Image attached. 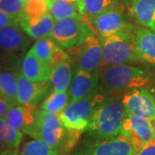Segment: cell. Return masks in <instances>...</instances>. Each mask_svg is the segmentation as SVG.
Instances as JSON below:
<instances>
[{
  "instance_id": "cell-9",
  "label": "cell",
  "mask_w": 155,
  "mask_h": 155,
  "mask_svg": "<svg viewBox=\"0 0 155 155\" xmlns=\"http://www.w3.org/2000/svg\"><path fill=\"white\" fill-rule=\"evenodd\" d=\"M74 57V70H83L85 72H94L102 67L103 46L100 38L97 35L88 39L83 44L70 49Z\"/></svg>"
},
{
  "instance_id": "cell-5",
  "label": "cell",
  "mask_w": 155,
  "mask_h": 155,
  "mask_svg": "<svg viewBox=\"0 0 155 155\" xmlns=\"http://www.w3.org/2000/svg\"><path fill=\"white\" fill-rule=\"evenodd\" d=\"M96 36V30L84 16L55 21L49 35L56 44L64 49H72Z\"/></svg>"
},
{
  "instance_id": "cell-37",
  "label": "cell",
  "mask_w": 155,
  "mask_h": 155,
  "mask_svg": "<svg viewBox=\"0 0 155 155\" xmlns=\"http://www.w3.org/2000/svg\"><path fill=\"white\" fill-rule=\"evenodd\" d=\"M25 1H27V0H25Z\"/></svg>"
},
{
  "instance_id": "cell-21",
  "label": "cell",
  "mask_w": 155,
  "mask_h": 155,
  "mask_svg": "<svg viewBox=\"0 0 155 155\" xmlns=\"http://www.w3.org/2000/svg\"><path fill=\"white\" fill-rule=\"evenodd\" d=\"M118 8L125 9L124 0H82L79 4L82 16L89 21L105 11Z\"/></svg>"
},
{
  "instance_id": "cell-23",
  "label": "cell",
  "mask_w": 155,
  "mask_h": 155,
  "mask_svg": "<svg viewBox=\"0 0 155 155\" xmlns=\"http://www.w3.org/2000/svg\"><path fill=\"white\" fill-rule=\"evenodd\" d=\"M72 78V61L69 58L53 69L50 82L54 91H67Z\"/></svg>"
},
{
  "instance_id": "cell-15",
  "label": "cell",
  "mask_w": 155,
  "mask_h": 155,
  "mask_svg": "<svg viewBox=\"0 0 155 155\" xmlns=\"http://www.w3.org/2000/svg\"><path fill=\"white\" fill-rule=\"evenodd\" d=\"M52 67L47 66L34 54L32 49L26 54L22 63V74L35 82H45L50 80Z\"/></svg>"
},
{
  "instance_id": "cell-33",
  "label": "cell",
  "mask_w": 155,
  "mask_h": 155,
  "mask_svg": "<svg viewBox=\"0 0 155 155\" xmlns=\"http://www.w3.org/2000/svg\"><path fill=\"white\" fill-rule=\"evenodd\" d=\"M14 150L18 149L12 148L10 146H8V145L5 144V142H3V141L0 140V153H7V152H11V151H14Z\"/></svg>"
},
{
  "instance_id": "cell-31",
  "label": "cell",
  "mask_w": 155,
  "mask_h": 155,
  "mask_svg": "<svg viewBox=\"0 0 155 155\" xmlns=\"http://www.w3.org/2000/svg\"><path fill=\"white\" fill-rule=\"evenodd\" d=\"M15 105V104L0 95V118H4L6 113Z\"/></svg>"
},
{
  "instance_id": "cell-3",
  "label": "cell",
  "mask_w": 155,
  "mask_h": 155,
  "mask_svg": "<svg viewBox=\"0 0 155 155\" xmlns=\"http://www.w3.org/2000/svg\"><path fill=\"white\" fill-rule=\"evenodd\" d=\"M127 116L122 98H106L91 116L88 130L103 140H109L120 134Z\"/></svg>"
},
{
  "instance_id": "cell-1",
  "label": "cell",
  "mask_w": 155,
  "mask_h": 155,
  "mask_svg": "<svg viewBox=\"0 0 155 155\" xmlns=\"http://www.w3.org/2000/svg\"><path fill=\"white\" fill-rule=\"evenodd\" d=\"M24 134L44 141L60 153L67 154L75 147L82 133L67 128L58 114L37 109L35 122Z\"/></svg>"
},
{
  "instance_id": "cell-24",
  "label": "cell",
  "mask_w": 155,
  "mask_h": 155,
  "mask_svg": "<svg viewBox=\"0 0 155 155\" xmlns=\"http://www.w3.org/2000/svg\"><path fill=\"white\" fill-rule=\"evenodd\" d=\"M69 99V94L67 91H58L54 90L43 101L41 108L43 110L59 115L68 105L70 103Z\"/></svg>"
},
{
  "instance_id": "cell-28",
  "label": "cell",
  "mask_w": 155,
  "mask_h": 155,
  "mask_svg": "<svg viewBox=\"0 0 155 155\" xmlns=\"http://www.w3.org/2000/svg\"><path fill=\"white\" fill-rule=\"evenodd\" d=\"M48 12L47 0H27L22 17L28 18L40 17Z\"/></svg>"
},
{
  "instance_id": "cell-7",
  "label": "cell",
  "mask_w": 155,
  "mask_h": 155,
  "mask_svg": "<svg viewBox=\"0 0 155 155\" xmlns=\"http://www.w3.org/2000/svg\"><path fill=\"white\" fill-rule=\"evenodd\" d=\"M100 37L118 33H134V28L128 21L125 9L118 8L105 11L90 20Z\"/></svg>"
},
{
  "instance_id": "cell-4",
  "label": "cell",
  "mask_w": 155,
  "mask_h": 155,
  "mask_svg": "<svg viewBox=\"0 0 155 155\" xmlns=\"http://www.w3.org/2000/svg\"><path fill=\"white\" fill-rule=\"evenodd\" d=\"M105 99V91L102 86H97L86 97L69 103L59 114L60 119L67 128L83 133L88 130L96 109Z\"/></svg>"
},
{
  "instance_id": "cell-22",
  "label": "cell",
  "mask_w": 155,
  "mask_h": 155,
  "mask_svg": "<svg viewBox=\"0 0 155 155\" xmlns=\"http://www.w3.org/2000/svg\"><path fill=\"white\" fill-rule=\"evenodd\" d=\"M48 13L54 21L82 16L77 3L67 0H47Z\"/></svg>"
},
{
  "instance_id": "cell-12",
  "label": "cell",
  "mask_w": 155,
  "mask_h": 155,
  "mask_svg": "<svg viewBox=\"0 0 155 155\" xmlns=\"http://www.w3.org/2000/svg\"><path fill=\"white\" fill-rule=\"evenodd\" d=\"M132 143L122 135L104 140L75 155H136Z\"/></svg>"
},
{
  "instance_id": "cell-25",
  "label": "cell",
  "mask_w": 155,
  "mask_h": 155,
  "mask_svg": "<svg viewBox=\"0 0 155 155\" xmlns=\"http://www.w3.org/2000/svg\"><path fill=\"white\" fill-rule=\"evenodd\" d=\"M0 95L17 105V73H0Z\"/></svg>"
},
{
  "instance_id": "cell-19",
  "label": "cell",
  "mask_w": 155,
  "mask_h": 155,
  "mask_svg": "<svg viewBox=\"0 0 155 155\" xmlns=\"http://www.w3.org/2000/svg\"><path fill=\"white\" fill-rule=\"evenodd\" d=\"M37 108L34 105L17 104L6 113L5 119L16 129L24 133L35 122Z\"/></svg>"
},
{
  "instance_id": "cell-2",
  "label": "cell",
  "mask_w": 155,
  "mask_h": 155,
  "mask_svg": "<svg viewBox=\"0 0 155 155\" xmlns=\"http://www.w3.org/2000/svg\"><path fill=\"white\" fill-rule=\"evenodd\" d=\"M101 86L110 93H119L124 91L144 88L153 81V77L143 68L130 65L104 66L100 70Z\"/></svg>"
},
{
  "instance_id": "cell-30",
  "label": "cell",
  "mask_w": 155,
  "mask_h": 155,
  "mask_svg": "<svg viewBox=\"0 0 155 155\" xmlns=\"http://www.w3.org/2000/svg\"><path fill=\"white\" fill-rule=\"evenodd\" d=\"M11 25L20 26V20L11 17L0 11V28Z\"/></svg>"
},
{
  "instance_id": "cell-26",
  "label": "cell",
  "mask_w": 155,
  "mask_h": 155,
  "mask_svg": "<svg viewBox=\"0 0 155 155\" xmlns=\"http://www.w3.org/2000/svg\"><path fill=\"white\" fill-rule=\"evenodd\" d=\"M0 140L12 148L18 149L22 140V132L12 127L5 118H0Z\"/></svg>"
},
{
  "instance_id": "cell-18",
  "label": "cell",
  "mask_w": 155,
  "mask_h": 155,
  "mask_svg": "<svg viewBox=\"0 0 155 155\" xmlns=\"http://www.w3.org/2000/svg\"><path fill=\"white\" fill-rule=\"evenodd\" d=\"M28 46V40L17 25L0 28V49L7 54L21 52Z\"/></svg>"
},
{
  "instance_id": "cell-14",
  "label": "cell",
  "mask_w": 155,
  "mask_h": 155,
  "mask_svg": "<svg viewBox=\"0 0 155 155\" xmlns=\"http://www.w3.org/2000/svg\"><path fill=\"white\" fill-rule=\"evenodd\" d=\"M31 49L47 66L53 69L70 57L49 37L39 39Z\"/></svg>"
},
{
  "instance_id": "cell-16",
  "label": "cell",
  "mask_w": 155,
  "mask_h": 155,
  "mask_svg": "<svg viewBox=\"0 0 155 155\" xmlns=\"http://www.w3.org/2000/svg\"><path fill=\"white\" fill-rule=\"evenodd\" d=\"M134 38L142 62H146L155 68L154 31L145 27L134 28Z\"/></svg>"
},
{
  "instance_id": "cell-10",
  "label": "cell",
  "mask_w": 155,
  "mask_h": 155,
  "mask_svg": "<svg viewBox=\"0 0 155 155\" xmlns=\"http://www.w3.org/2000/svg\"><path fill=\"white\" fill-rule=\"evenodd\" d=\"M120 135L127 138L138 153L147 143L155 139L153 124V122L144 118L127 115Z\"/></svg>"
},
{
  "instance_id": "cell-29",
  "label": "cell",
  "mask_w": 155,
  "mask_h": 155,
  "mask_svg": "<svg viewBox=\"0 0 155 155\" xmlns=\"http://www.w3.org/2000/svg\"><path fill=\"white\" fill-rule=\"evenodd\" d=\"M25 0H0V11L21 20L23 16Z\"/></svg>"
},
{
  "instance_id": "cell-17",
  "label": "cell",
  "mask_w": 155,
  "mask_h": 155,
  "mask_svg": "<svg viewBox=\"0 0 155 155\" xmlns=\"http://www.w3.org/2000/svg\"><path fill=\"white\" fill-rule=\"evenodd\" d=\"M54 22V19L48 12L35 18L22 17L20 20V27L30 37L39 40L49 36Z\"/></svg>"
},
{
  "instance_id": "cell-36",
  "label": "cell",
  "mask_w": 155,
  "mask_h": 155,
  "mask_svg": "<svg viewBox=\"0 0 155 155\" xmlns=\"http://www.w3.org/2000/svg\"><path fill=\"white\" fill-rule=\"evenodd\" d=\"M153 128H154V134H155V122H153Z\"/></svg>"
},
{
  "instance_id": "cell-35",
  "label": "cell",
  "mask_w": 155,
  "mask_h": 155,
  "mask_svg": "<svg viewBox=\"0 0 155 155\" xmlns=\"http://www.w3.org/2000/svg\"><path fill=\"white\" fill-rule=\"evenodd\" d=\"M67 1H70V2H74V3H77L78 6H79V4L81 3L82 0H67Z\"/></svg>"
},
{
  "instance_id": "cell-6",
  "label": "cell",
  "mask_w": 155,
  "mask_h": 155,
  "mask_svg": "<svg viewBox=\"0 0 155 155\" xmlns=\"http://www.w3.org/2000/svg\"><path fill=\"white\" fill-rule=\"evenodd\" d=\"M103 46L102 67L142 63L134 33H118L100 37Z\"/></svg>"
},
{
  "instance_id": "cell-27",
  "label": "cell",
  "mask_w": 155,
  "mask_h": 155,
  "mask_svg": "<svg viewBox=\"0 0 155 155\" xmlns=\"http://www.w3.org/2000/svg\"><path fill=\"white\" fill-rule=\"evenodd\" d=\"M18 155H67L62 154L52 148L46 142L35 139L22 147Z\"/></svg>"
},
{
  "instance_id": "cell-8",
  "label": "cell",
  "mask_w": 155,
  "mask_h": 155,
  "mask_svg": "<svg viewBox=\"0 0 155 155\" xmlns=\"http://www.w3.org/2000/svg\"><path fill=\"white\" fill-rule=\"evenodd\" d=\"M122 104L127 115L155 122V95L146 88L131 90L122 96Z\"/></svg>"
},
{
  "instance_id": "cell-32",
  "label": "cell",
  "mask_w": 155,
  "mask_h": 155,
  "mask_svg": "<svg viewBox=\"0 0 155 155\" xmlns=\"http://www.w3.org/2000/svg\"><path fill=\"white\" fill-rule=\"evenodd\" d=\"M136 155H155V139L145 145Z\"/></svg>"
},
{
  "instance_id": "cell-34",
  "label": "cell",
  "mask_w": 155,
  "mask_h": 155,
  "mask_svg": "<svg viewBox=\"0 0 155 155\" xmlns=\"http://www.w3.org/2000/svg\"><path fill=\"white\" fill-rule=\"evenodd\" d=\"M0 155H18V150H14L11 152H7V153H2Z\"/></svg>"
},
{
  "instance_id": "cell-20",
  "label": "cell",
  "mask_w": 155,
  "mask_h": 155,
  "mask_svg": "<svg viewBox=\"0 0 155 155\" xmlns=\"http://www.w3.org/2000/svg\"><path fill=\"white\" fill-rule=\"evenodd\" d=\"M130 12L137 23L155 32V0H131Z\"/></svg>"
},
{
  "instance_id": "cell-11",
  "label": "cell",
  "mask_w": 155,
  "mask_h": 155,
  "mask_svg": "<svg viewBox=\"0 0 155 155\" xmlns=\"http://www.w3.org/2000/svg\"><path fill=\"white\" fill-rule=\"evenodd\" d=\"M17 104L35 106L42 100L49 91L51 82H35L26 77L22 72L17 73Z\"/></svg>"
},
{
  "instance_id": "cell-13",
  "label": "cell",
  "mask_w": 155,
  "mask_h": 155,
  "mask_svg": "<svg viewBox=\"0 0 155 155\" xmlns=\"http://www.w3.org/2000/svg\"><path fill=\"white\" fill-rule=\"evenodd\" d=\"M101 68L89 72L83 70H74L69 89L70 103L86 97L98 86Z\"/></svg>"
}]
</instances>
